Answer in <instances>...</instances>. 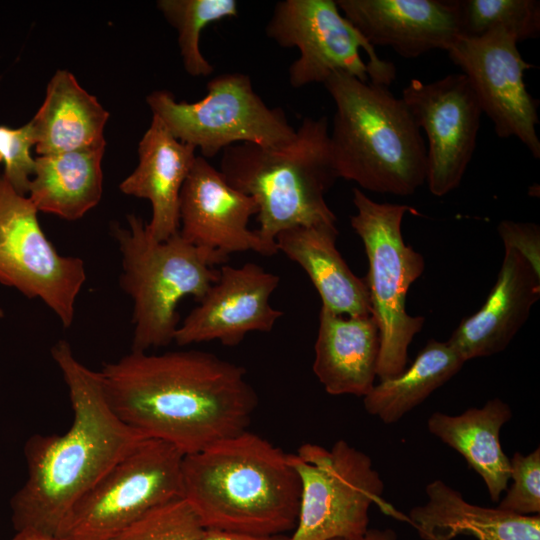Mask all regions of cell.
<instances>
[{"label": "cell", "mask_w": 540, "mask_h": 540, "mask_svg": "<svg viewBox=\"0 0 540 540\" xmlns=\"http://www.w3.org/2000/svg\"><path fill=\"white\" fill-rule=\"evenodd\" d=\"M99 375L125 424L183 455L246 431L258 405L246 370L204 351H131Z\"/></svg>", "instance_id": "cell-1"}, {"label": "cell", "mask_w": 540, "mask_h": 540, "mask_svg": "<svg viewBox=\"0 0 540 540\" xmlns=\"http://www.w3.org/2000/svg\"><path fill=\"white\" fill-rule=\"evenodd\" d=\"M51 355L67 385L73 410L62 435H33L25 443L27 478L10 501L16 531L61 536L72 508L144 434L125 424L105 396L99 372L83 365L66 340Z\"/></svg>", "instance_id": "cell-2"}, {"label": "cell", "mask_w": 540, "mask_h": 540, "mask_svg": "<svg viewBox=\"0 0 540 540\" xmlns=\"http://www.w3.org/2000/svg\"><path fill=\"white\" fill-rule=\"evenodd\" d=\"M300 489L288 453L248 430L183 457L182 497L205 529L293 531Z\"/></svg>", "instance_id": "cell-3"}, {"label": "cell", "mask_w": 540, "mask_h": 540, "mask_svg": "<svg viewBox=\"0 0 540 540\" xmlns=\"http://www.w3.org/2000/svg\"><path fill=\"white\" fill-rule=\"evenodd\" d=\"M323 84L336 107L329 141L337 178L371 192L413 195L427 179V148L403 99L343 72Z\"/></svg>", "instance_id": "cell-4"}, {"label": "cell", "mask_w": 540, "mask_h": 540, "mask_svg": "<svg viewBox=\"0 0 540 540\" xmlns=\"http://www.w3.org/2000/svg\"><path fill=\"white\" fill-rule=\"evenodd\" d=\"M219 171L229 185L256 202V232L268 245L276 247V236L293 227L336 226L325 200L338 179L326 116L304 118L294 140L280 148L251 143L227 147Z\"/></svg>", "instance_id": "cell-5"}, {"label": "cell", "mask_w": 540, "mask_h": 540, "mask_svg": "<svg viewBox=\"0 0 540 540\" xmlns=\"http://www.w3.org/2000/svg\"><path fill=\"white\" fill-rule=\"evenodd\" d=\"M127 223L126 228L114 223L111 233L122 257L120 286L133 300L131 351L147 352L174 342L179 302L186 296L199 302L218 280L215 265L227 260L195 247L178 232L156 241L135 214L127 215Z\"/></svg>", "instance_id": "cell-6"}, {"label": "cell", "mask_w": 540, "mask_h": 540, "mask_svg": "<svg viewBox=\"0 0 540 540\" xmlns=\"http://www.w3.org/2000/svg\"><path fill=\"white\" fill-rule=\"evenodd\" d=\"M356 213L350 224L363 242L369 269L365 278L371 314L377 322L381 347L376 376L380 381L401 374L407 367L408 348L423 328V316L406 312L408 290L424 272V257L407 245L402 221L410 206L379 203L361 189H353Z\"/></svg>", "instance_id": "cell-7"}, {"label": "cell", "mask_w": 540, "mask_h": 540, "mask_svg": "<svg viewBox=\"0 0 540 540\" xmlns=\"http://www.w3.org/2000/svg\"><path fill=\"white\" fill-rule=\"evenodd\" d=\"M300 481L296 525L289 540H361L369 511L378 505L399 516L382 497L384 482L371 458L343 439L330 449L313 443L288 453Z\"/></svg>", "instance_id": "cell-8"}, {"label": "cell", "mask_w": 540, "mask_h": 540, "mask_svg": "<svg viewBox=\"0 0 540 540\" xmlns=\"http://www.w3.org/2000/svg\"><path fill=\"white\" fill-rule=\"evenodd\" d=\"M147 104L177 140L199 148L205 159L241 143L280 148L296 136L283 110L268 107L242 73L213 77L196 102L177 101L171 92L158 90L148 95Z\"/></svg>", "instance_id": "cell-9"}, {"label": "cell", "mask_w": 540, "mask_h": 540, "mask_svg": "<svg viewBox=\"0 0 540 540\" xmlns=\"http://www.w3.org/2000/svg\"><path fill=\"white\" fill-rule=\"evenodd\" d=\"M266 34L279 46L298 49L299 57L289 67L294 88L323 84L335 72L388 87L396 77L395 65L377 55L334 0L280 1Z\"/></svg>", "instance_id": "cell-10"}, {"label": "cell", "mask_w": 540, "mask_h": 540, "mask_svg": "<svg viewBox=\"0 0 540 540\" xmlns=\"http://www.w3.org/2000/svg\"><path fill=\"white\" fill-rule=\"evenodd\" d=\"M184 455L146 437L74 505L61 536L111 540L148 511L182 497Z\"/></svg>", "instance_id": "cell-11"}, {"label": "cell", "mask_w": 540, "mask_h": 540, "mask_svg": "<svg viewBox=\"0 0 540 540\" xmlns=\"http://www.w3.org/2000/svg\"><path fill=\"white\" fill-rule=\"evenodd\" d=\"M37 214L30 199L17 193L0 173V284L40 299L69 328L86 281L85 264L57 252Z\"/></svg>", "instance_id": "cell-12"}, {"label": "cell", "mask_w": 540, "mask_h": 540, "mask_svg": "<svg viewBox=\"0 0 540 540\" xmlns=\"http://www.w3.org/2000/svg\"><path fill=\"white\" fill-rule=\"evenodd\" d=\"M517 45L509 34L494 31L475 38L458 36L446 51L466 76L496 135L516 137L539 159V100L524 82V72L533 65L523 59Z\"/></svg>", "instance_id": "cell-13"}, {"label": "cell", "mask_w": 540, "mask_h": 540, "mask_svg": "<svg viewBox=\"0 0 540 540\" xmlns=\"http://www.w3.org/2000/svg\"><path fill=\"white\" fill-rule=\"evenodd\" d=\"M401 98L427 136L429 191L443 197L460 185L473 157L483 114L479 102L462 73L428 83L412 79Z\"/></svg>", "instance_id": "cell-14"}, {"label": "cell", "mask_w": 540, "mask_h": 540, "mask_svg": "<svg viewBox=\"0 0 540 540\" xmlns=\"http://www.w3.org/2000/svg\"><path fill=\"white\" fill-rule=\"evenodd\" d=\"M254 199L233 188L204 157L197 156L179 198L180 236L197 248L226 260L230 254L278 253L248 227L257 215Z\"/></svg>", "instance_id": "cell-15"}, {"label": "cell", "mask_w": 540, "mask_h": 540, "mask_svg": "<svg viewBox=\"0 0 540 540\" xmlns=\"http://www.w3.org/2000/svg\"><path fill=\"white\" fill-rule=\"evenodd\" d=\"M280 277L255 263L224 265L218 280L179 325V346L217 340L226 346L242 342L250 332H270L283 312L270 304Z\"/></svg>", "instance_id": "cell-16"}, {"label": "cell", "mask_w": 540, "mask_h": 540, "mask_svg": "<svg viewBox=\"0 0 540 540\" xmlns=\"http://www.w3.org/2000/svg\"><path fill=\"white\" fill-rule=\"evenodd\" d=\"M342 14L372 46L413 59L447 50L459 36L456 0H337Z\"/></svg>", "instance_id": "cell-17"}, {"label": "cell", "mask_w": 540, "mask_h": 540, "mask_svg": "<svg viewBox=\"0 0 540 540\" xmlns=\"http://www.w3.org/2000/svg\"><path fill=\"white\" fill-rule=\"evenodd\" d=\"M504 251L497 280L485 303L463 319L447 340L465 362L504 351L540 297V274L516 250Z\"/></svg>", "instance_id": "cell-18"}, {"label": "cell", "mask_w": 540, "mask_h": 540, "mask_svg": "<svg viewBox=\"0 0 540 540\" xmlns=\"http://www.w3.org/2000/svg\"><path fill=\"white\" fill-rule=\"evenodd\" d=\"M196 148L177 140L156 116L138 146L135 170L119 185L122 193L149 200V235L165 241L179 231V198L196 159Z\"/></svg>", "instance_id": "cell-19"}, {"label": "cell", "mask_w": 540, "mask_h": 540, "mask_svg": "<svg viewBox=\"0 0 540 540\" xmlns=\"http://www.w3.org/2000/svg\"><path fill=\"white\" fill-rule=\"evenodd\" d=\"M380 347L372 315L344 317L321 306L312 368L328 394L369 393L377 377Z\"/></svg>", "instance_id": "cell-20"}, {"label": "cell", "mask_w": 540, "mask_h": 540, "mask_svg": "<svg viewBox=\"0 0 540 540\" xmlns=\"http://www.w3.org/2000/svg\"><path fill=\"white\" fill-rule=\"evenodd\" d=\"M428 500L411 509L408 522L423 540H452L460 535L476 540H540V516L517 515L467 502L440 479L425 488Z\"/></svg>", "instance_id": "cell-21"}, {"label": "cell", "mask_w": 540, "mask_h": 540, "mask_svg": "<svg viewBox=\"0 0 540 540\" xmlns=\"http://www.w3.org/2000/svg\"><path fill=\"white\" fill-rule=\"evenodd\" d=\"M336 226H297L275 238L278 252L297 263L320 295L322 306L348 317L371 314L365 278L357 277L336 248Z\"/></svg>", "instance_id": "cell-22"}, {"label": "cell", "mask_w": 540, "mask_h": 540, "mask_svg": "<svg viewBox=\"0 0 540 540\" xmlns=\"http://www.w3.org/2000/svg\"><path fill=\"white\" fill-rule=\"evenodd\" d=\"M108 118V111L71 72L57 70L47 85L42 105L30 120L36 152L41 156L105 149Z\"/></svg>", "instance_id": "cell-23"}, {"label": "cell", "mask_w": 540, "mask_h": 540, "mask_svg": "<svg viewBox=\"0 0 540 540\" xmlns=\"http://www.w3.org/2000/svg\"><path fill=\"white\" fill-rule=\"evenodd\" d=\"M511 418L510 406L493 398L459 415L434 412L427 421L429 432L460 453L483 479L493 502L499 501L510 479V458L502 450L500 431Z\"/></svg>", "instance_id": "cell-24"}, {"label": "cell", "mask_w": 540, "mask_h": 540, "mask_svg": "<svg viewBox=\"0 0 540 540\" xmlns=\"http://www.w3.org/2000/svg\"><path fill=\"white\" fill-rule=\"evenodd\" d=\"M104 150L36 157L27 197L37 211L75 221L94 208L102 197Z\"/></svg>", "instance_id": "cell-25"}, {"label": "cell", "mask_w": 540, "mask_h": 540, "mask_svg": "<svg viewBox=\"0 0 540 540\" xmlns=\"http://www.w3.org/2000/svg\"><path fill=\"white\" fill-rule=\"evenodd\" d=\"M464 363L447 341L430 339L401 374L374 384L363 397L364 408L383 423L394 424L454 377Z\"/></svg>", "instance_id": "cell-26"}, {"label": "cell", "mask_w": 540, "mask_h": 540, "mask_svg": "<svg viewBox=\"0 0 540 540\" xmlns=\"http://www.w3.org/2000/svg\"><path fill=\"white\" fill-rule=\"evenodd\" d=\"M157 6L178 32L180 55L186 72L209 76L214 67L200 50V35L210 23L238 15L235 0H160Z\"/></svg>", "instance_id": "cell-27"}, {"label": "cell", "mask_w": 540, "mask_h": 540, "mask_svg": "<svg viewBox=\"0 0 540 540\" xmlns=\"http://www.w3.org/2000/svg\"><path fill=\"white\" fill-rule=\"evenodd\" d=\"M459 36L475 38L503 31L518 43L540 34L538 0H456Z\"/></svg>", "instance_id": "cell-28"}, {"label": "cell", "mask_w": 540, "mask_h": 540, "mask_svg": "<svg viewBox=\"0 0 540 540\" xmlns=\"http://www.w3.org/2000/svg\"><path fill=\"white\" fill-rule=\"evenodd\" d=\"M204 530L193 508L181 497L148 511L111 540H200Z\"/></svg>", "instance_id": "cell-29"}, {"label": "cell", "mask_w": 540, "mask_h": 540, "mask_svg": "<svg viewBox=\"0 0 540 540\" xmlns=\"http://www.w3.org/2000/svg\"><path fill=\"white\" fill-rule=\"evenodd\" d=\"M36 140L31 121L18 128L0 125V164L1 173L13 189L27 196L34 175L36 158L31 150Z\"/></svg>", "instance_id": "cell-30"}, {"label": "cell", "mask_w": 540, "mask_h": 540, "mask_svg": "<svg viewBox=\"0 0 540 540\" xmlns=\"http://www.w3.org/2000/svg\"><path fill=\"white\" fill-rule=\"evenodd\" d=\"M512 484L498 508L523 516L540 514V448L527 455L519 452L510 458Z\"/></svg>", "instance_id": "cell-31"}, {"label": "cell", "mask_w": 540, "mask_h": 540, "mask_svg": "<svg viewBox=\"0 0 540 540\" xmlns=\"http://www.w3.org/2000/svg\"><path fill=\"white\" fill-rule=\"evenodd\" d=\"M504 248L520 253L540 274V228L533 222L503 220L497 227Z\"/></svg>", "instance_id": "cell-32"}, {"label": "cell", "mask_w": 540, "mask_h": 540, "mask_svg": "<svg viewBox=\"0 0 540 540\" xmlns=\"http://www.w3.org/2000/svg\"><path fill=\"white\" fill-rule=\"evenodd\" d=\"M200 540H289L286 534L253 535L219 529H205Z\"/></svg>", "instance_id": "cell-33"}, {"label": "cell", "mask_w": 540, "mask_h": 540, "mask_svg": "<svg viewBox=\"0 0 540 540\" xmlns=\"http://www.w3.org/2000/svg\"><path fill=\"white\" fill-rule=\"evenodd\" d=\"M12 540H71L64 536L51 535L32 529L16 531Z\"/></svg>", "instance_id": "cell-34"}, {"label": "cell", "mask_w": 540, "mask_h": 540, "mask_svg": "<svg viewBox=\"0 0 540 540\" xmlns=\"http://www.w3.org/2000/svg\"><path fill=\"white\" fill-rule=\"evenodd\" d=\"M330 540L346 539L335 538ZM361 540H397V534L391 528H369V530Z\"/></svg>", "instance_id": "cell-35"}, {"label": "cell", "mask_w": 540, "mask_h": 540, "mask_svg": "<svg viewBox=\"0 0 540 540\" xmlns=\"http://www.w3.org/2000/svg\"><path fill=\"white\" fill-rule=\"evenodd\" d=\"M4 317V311L3 309L0 307V319H2Z\"/></svg>", "instance_id": "cell-36"}]
</instances>
